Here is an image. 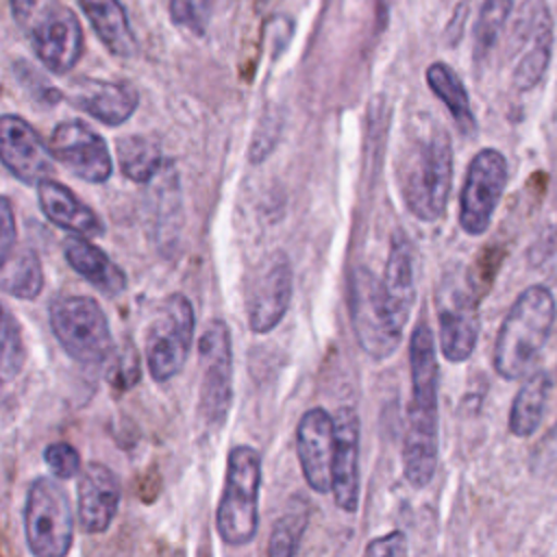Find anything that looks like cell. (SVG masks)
<instances>
[{
  "mask_svg": "<svg viewBox=\"0 0 557 557\" xmlns=\"http://www.w3.org/2000/svg\"><path fill=\"white\" fill-rule=\"evenodd\" d=\"M361 557H409V544L403 531H389L385 535L372 537Z\"/></svg>",
  "mask_w": 557,
  "mask_h": 557,
  "instance_id": "836d02e7",
  "label": "cell"
},
{
  "mask_svg": "<svg viewBox=\"0 0 557 557\" xmlns=\"http://www.w3.org/2000/svg\"><path fill=\"white\" fill-rule=\"evenodd\" d=\"M381 287L394 322L405 331L416 300V252L403 231L392 235Z\"/></svg>",
  "mask_w": 557,
  "mask_h": 557,
  "instance_id": "ffe728a7",
  "label": "cell"
},
{
  "mask_svg": "<svg viewBox=\"0 0 557 557\" xmlns=\"http://www.w3.org/2000/svg\"><path fill=\"white\" fill-rule=\"evenodd\" d=\"M398 181L407 209L422 222L437 220L453 185V146L446 131L426 120L413 126L398 154Z\"/></svg>",
  "mask_w": 557,
  "mask_h": 557,
  "instance_id": "7a4b0ae2",
  "label": "cell"
},
{
  "mask_svg": "<svg viewBox=\"0 0 557 557\" xmlns=\"http://www.w3.org/2000/svg\"><path fill=\"white\" fill-rule=\"evenodd\" d=\"M409 370L411 400L407 407L403 435V474L411 487L420 490L433 481L440 453V366L435 337L424 320L416 324L409 339Z\"/></svg>",
  "mask_w": 557,
  "mask_h": 557,
  "instance_id": "6da1fadb",
  "label": "cell"
},
{
  "mask_svg": "<svg viewBox=\"0 0 557 557\" xmlns=\"http://www.w3.org/2000/svg\"><path fill=\"white\" fill-rule=\"evenodd\" d=\"M72 102L102 124L117 126L126 122L139 104V94L133 85L120 81L83 78L70 89Z\"/></svg>",
  "mask_w": 557,
  "mask_h": 557,
  "instance_id": "44dd1931",
  "label": "cell"
},
{
  "mask_svg": "<svg viewBox=\"0 0 557 557\" xmlns=\"http://www.w3.org/2000/svg\"><path fill=\"white\" fill-rule=\"evenodd\" d=\"M426 85L431 87V91L446 104V109L450 111L457 128L466 135H472L476 131V120L470 107V98L468 91L461 83V78L457 76V72L453 67H448L446 63H431L424 72Z\"/></svg>",
  "mask_w": 557,
  "mask_h": 557,
  "instance_id": "484cf974",
  "label": "cell"
},
{
  "mask_svg": "<svg viewBox=\"0 0 557 557\" xmlns=\"http://www.w3.org/2000/svg\"><path fill=\"white\" fill-rule=\"evenodd\" d=\"M50 326L63 350L83 366L104 363L113 335L100 305L89 296H61L50 305Z\"/></svg>",
  "mask_w": 557,
  "mask_h": 557,
  "instance_id": "52a82bcc",
  "label": "cell"
},
{
  "mask_svg": "<svg viewBox=\"0 0 557 557\" xmlns=\"http://www.w3.org/2000/svg\"><path fill=\"white\" fill-rule=\"evenodd\" d=\"M261 455L248 444L228 450L224 487L215 509V529L224 544H250L259 531Z\"/></svg>",
  "mask_w": 557,
  "mask_h": 557,
  "instance_id": "277c9868",
  "label": "cell"
},
{
  "mask_svg": "<svg viewBox=\"0 0 557 557\" xmlns=\"http://www.w3.org/2000/svg\"><path fill=\"white\" fill-rule=\"evenodd\" d=\"M333 446V416L322 407L307 409L296 426V455L307 485L318 494L331 492Z\"/></svg>",
  "mask_w": 557,
  "mask_h": 557,
  "instance_id": "e0dca14e",
  "label": "cell"
},
{
  "mask_svg": "<svg viewBox=\"0 0 557 557\" xmlns=\"http://www.w3.org/2000/svg\"><path fill=\"white\" fill-rule=\"evenodd\" d=\"M335 446L331 463V492L335 505L355 513L359 509V416L352 407H339L333 416Z\"/></svg>",
  "mask_w": 557,
  "mask_h": 557,
  "instance_id": "ac0fdd59",
  "label": "cell"
},
{
  "mask_svg": "<svg viewBox=\"0 0 557 557\" xmlns=\"http://www.w3.org/2000/svg\"><path fill=\"white\" fill-rule=\"evenodd\" d=\"M37 196H39V207L46 213V218L74 233V237H100L104 233V224L100 222L98 213L87 207L72 189H67L65 185L46 178L37 185Z\"/></svg>",
  "mask_w": 557,
  "mask_h": 557,
  "instance_id": "7402d4cb",
  "label": "cell"
},
{
  "mask_svg": "<svg viewBox=\"0 0 557 557\" xmlns=\"http://www.w3.org/2000/svg\"><path fill=\"white\" fill-rule=\"evenodd\" d=\"M513 11V0H485L479 11L474 26V61H485V57L496 46L503 26Z\"/></svg>",
  "mask_w": 557,
  "mask_h": 557,
  "instance_id": "f546056e",
  "label": "cell"
},
{
  "mask_svg": "<svg viewBox=\"0 0 557 557\" xmlns=\"http://www.w3.org/2000/svg\"><path fill=\"white\" fill-rule=\"evenodd\" d=\"M44 461L57 479H72L81 472V455L67 442H52L44 450Z\"/></svg>",
  "mask_w": 557,
  "mask_h": 557,
  "instance_id": "d6a6232c",
  "label": "cell"
},
{
  "mask_svg": "<svg viewBox=\"0 0 557 557\" xmlns=\"http://www.w3.org/2000/svg\"><path fill=\"white\" fill-rule=\"evenodd\" d=\"M507 159L496 148H483L468 165L459 194V226L468 235L487 231L507 185Z\"/></svg>",
  "mask_w": 557,
  "mask_h": 557,
  "instance_id": "4fadbf2b",
  "label": "cell"
},
{
  "mask_svg": "<svg viewBox=\"0 0 557 557\" xmlns=\"http://www.w3.org/2000/svg\"><path fill=\"white\" fill-rule=\"evenodd\" d=\"M122 487L117 474L98 461L87 463L78 472L76 487V505H78V522L85 533L98 535L104 533L115 520L120 507Z\"/></svg>",
  "mask_w": 557,
  "mask_h": 557,
  "instance_id": "d6986e66",
  "label": "cell"
},
{
  "mask_svg": "<svg viewBox=\"0 0 557 557\" xmlns=\"http://www.w3.org/2000/svg\"><path fill=\"white\" fill-rule=\"evenodd\" d=\"M0 161L22 183L50 178L52 154L39 133L17 115H0Z\"/></svg>",
  "mask_w": 557,
  "mask_h": 557,
  "instance_id": "2e32d148",
  "label": "cell"
},
{
  "mask_svg": "<svg viewBox=\"0 0 557 557\" xmlns=\"http://www.w3.org/2000/svg\"><path fill=\"white\" fill-rule=\"evenodd\" d=\"M117 154L124 176L135 183H148L163 165L161 150L154 141L141 135H128L117 141Z\"/></svg>",
  "mask_w": 557,
  "mask_h": 557,
  "instance_id": "4316f807",
  "label": "cell"
},
{
  "mask_svg": "<svg viewBox=\"0 0 557 557\" xmlns=\"http://www.w3.org/2000/svg\"><path fill=\"white\" fill-rule=\"evenodd\" d=\"M15 237H17V228H15L13 207L4 196H0V268H4L7 261L11 259Z\"/></svg>",
  "mask_w": 557,
  "mask_h": 557,
  "instance_id": "e575fe53",
  "label": "cell"
},
{
  "mask_svg": "<svg viewBox=\"0 0 557 557\" xmlns=\"http://www.w3.org/2000/svg\"><path fill=\"white\" fill-rule=\"evenodd\" d=\"M98 39L117 57H131L137 50L133 28L120 0H78Z\"/></svg>",
  "mask_w": 557,
  "mask_h": 557,
  "instance_id": "cb8c5ba5",
  "label": "cell"
},
{
  "mask_svg": "<svg viewBox=\"0 0 557 557\" xmlns=\"http://www.w3.org/2000/svg\"><path fill=\"white\" fill-rule=\"evenodd\" d=\"M198 413L209 429H220L233 405V344L224 320H211L198 342Z\"/></svg>",
  "mask_w": 557,
  "mask_h": 557,
  "instance_id": "30bf717a",
  "label": "cell"
},
{
  "mask_svg": "<svg viewBox=\"0 0 557 557\" xmlns=\"http://www.w3.org/2000/svg\"><path fill=\"white\" fill-rule=\"evenodd\" d=\"M65 261L87 278L98 292L107 296H117L126 289V274L124 270L109 259L98 246L83 237H70L63 244Z\"/></svg>",
  "mask_w": 557,
  "mask_h": 557,
  "instance_id": "603a6c76",
  "label": "cell"
},
{
  "mask_svg": "<svg viewBox=\"0 0 557 557\" xmlns=\"http://www.w3.org/2000/svg\"><path fill=\"white\" fill-rule=\"evenodd\" d=\"M41 285H44V272H41L39 257L26 248L17 257H13L11 268L2 278V287L15 298L33 300L39 296Z\"/></svg>",
  "mask_w": 557,
  "mask_h": 557,
  "instance_id": "4dcf8cb0",
  "label": "cell"
},
{
  "mask_svg": "<svg viewBox=\"0 0 557 557\" xmlns=\"http://www.w3.org/2000/svg\"><path fill=\"white\" fill-rule=\"evenodd\" d=\"M481 292L463 268L442 274L435 287V311L440 322V350L453 361H466L479 337Z\"/></svg>",
  "mask_w": 557,
  "mask_h": 557,
  "instance_id": "8992f818",
  "label": "cell"
},
{
  "mask_svg": "<svg viewBox=\"0 0 557 557\" xmlns=\"http://www.w3.org/2000/svg\"><path fill=\"white\" fill-rule=\"evenodd\" d=\"M48 148L57 161L87 183H104L113 172L107 141L81 120L59 122Z\"/></svg>",
  "mask_w": 557,
  "mask_h": 557,
  "instance_id": "9a60e30c",
  "label": "cell"
},
{
  "mask_svg": "<svg viewBox=\"0 0 557 557\" xmlns=\"http://www.w3.org/2000/svg\"><path fill=\"white\" fill-rule=\"evenodd\" d=\"M194 307L183 294H172L159 305L144 339L146 366L157 383L174 379L185 368L194 342Z\"/></svg>",
  "mask_w": 557,
  "mask_h": 557,
  "instance_id": "9c48e42d",
  "label": "cell"
},
{
  "mask_svg": "<svg viewBox=\"0 0 557 557\" xmlns=\"http://www.w3.org/2000/svg\"><path fill=\"white\" fill-rule=\"evenodd\" d=\"M557 315L555 296L546 285L527 287L505 315L494 344V370L516 381L537 363Z\"/></svg>",
  "mask_w": 557,
  "mask_h": 557,
  "instance_id": "3957f363",
  "label": "cell"
},
{
  "mask_svg": "<svg viewBox=\"0 0 557 557\" xmlns=\"http://www.w3.org/2000/svg\"><path fill=\"white\" fill-rule=\"evenodd\" d=\"M213 11V0H170V17L174 24L202 35Z\"/></svg>",
  "mask_w": 557,
  "mask_h": 557,
  "instance_id": "1f68e13d",
  "label": "cell"
},
{
  "mask_svg": "<svg viewBox=\"0 0 557 557\" xmlns=\"http://www.w3.org/2000/svg\"><path fill=\"white\" fill-rule=\"evenodd\" d=\"M350 322L355 337L372 359L389 357L403 342V329L394 322L381 278L368 268H355L350 276Z\"/></svg>",
  "mask_w": 557,
  "mask_h": 557,
  "instance_id": "8fae6325",
  "label": "cell"
},
{
  "mask_svg": "<svg viewBox=\"0 0 557 557\" xmlns=\"http://www.w3.org/2000/svg\"><path fill=\"white\" fill-rule=\"evenodd\" d=\"M26 363V346L15 315L0 302V383L17 379Z\"/></svg>",
  "mask_w": 557,
  "mask_h": 557,
  "instance_id": "83f0119b",
  "label": "cell"
},
{
  "mask_svg": "<svg viewBox=\"0 0 557 557\" xmlns=\"http://www.w3.org/2000/svg\"><path fill=\"white\" fill-rule=\"evenodd\" d=\"M550 394V379L544 370L527 374L524 383L513 396L509 409V433L516 437H531L542 424Z\"/></svg>",
  "mask_w": 557,
  "mask_h": 557,
  "instance_id": "d4e9b609",
  "label": "cell"
},
{
  "mask_svg": "<svg viewBox=\"0 0 557 557\" xmlns=\"http://www.w3.org/2000/svg\"><path fill=\"white\" fill-rule=\"evenodd\" d=\"M553 52V17L546 0H522L513 15L509 57L513 61V85L533 89L546 74Z\"/></svg>",
  "mask_w": 557,
  "mask_h": 557,
  "instance_id": "7c38bea8",
  "label": "cell"
},
{
  "mask_svg": "<svg viewBox=\"0 0 557 557\" xmlns=\"http://www.w3.org/2000/svg\"><path fill=\"white\" fill-rule=\"evenodd\" d=\"M309 522L307 503L292 505L276 522L268 542V557H296L300 537Z\"/></svg>",
  "mask_w": 557,
  "mask_h": 557,
  "instance_id": "f1b7e54d",
  "label": "cell"
},
{
  "mask_svg": "<svg viewBox=\"0 0 557 557\" xmlns=\"http://www.w3.org/2000/svg\"><path fill=\"white\" fill-rule=\"evenodd\" d=\"M24 535L33 557H67L74 542V516L59 481L39 476L28 487Z\"/></svg>",
  "mask_w": 557,
  "mask_h": 557,
  "instance_id": "ba28073f",
  "label": "cell"
},
{
  "mask_svg": "<svg viewBox=\"0 0 557 557\" xmlns=\"http://www.w3.org/2000/svg\"><path fill=\"white\" fill-rule=\"evenodd\" d=\"M292 300V265L283 250L272 252L255 270L246 289L248 326L255 333H270L287 313Z\"/></svg>",
  "mask_w": 557,
  "mask_h": 557,
  "instance_id": "5bb4252c",
  "label": "cell"
},
{
  "mask_svg": "<svg viewBox=\"0 0 557 557\" xmlns=\"http://www.w3.org/2000/svg\"><path fill=\"white\" fill-rule=\"evenodd\" d=\"M39 61L54 74L70 72L83 52V30L74 11L59 0H11Z\"/></svg>",
  "mask_w": 557,
  "mask_h": 557,
  "instance_id": "5b68a950",
  "label": "cell"
}]
</instances>
